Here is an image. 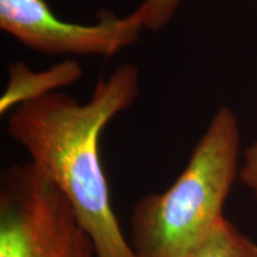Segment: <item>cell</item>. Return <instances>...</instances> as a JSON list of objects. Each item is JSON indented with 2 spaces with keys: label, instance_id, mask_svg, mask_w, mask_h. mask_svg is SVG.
Wrapping results in <instances>:
<instances>
[{
  "label": "cell",
  "instance_id": "277c9868",
  "mask_svg": "<svg viewBox=\"0 0 257 257\" xmlns=\"http://www.w3.org/2000/svg\"><path fill=\"white\" fill-rule=\"evenodd\" d=\"M0 29L46 55L105 59L137 43L144 30L131 14L101 12L95 24L70 23L55 16L46 0H0Z\"/></svg>",
  "mask_w": 257,
  "mask_h": 257
},
{
  "label": "cell",
  "instance_id": "5b68a950",
  "mask_svg": "<svg viewBox=\"0 0 257 257\" xmlns=\"http://www.w3.org/2000/svg\"><path fill=\"white\" fill-rule=\"evenodd\" d=\"M8 74V86L0 98L2 114L24 102L74 85L82 78L83 72L78 61L67 59L41 72L31 70L23 62H15L9 66Z\"/></svg>",
  "mask_w": 257,
  "mask_h": 257
},
{
  "label": "cell",
  "instance_id": "3957f363",
  "mask_svg": "<svg viewBox=\"0 0 257 257\" xmlns=\"http://www.w3.org/2000/svg\"><path fill=\"white\" fill-rule=\"evenodd\" d=\"M0 257H96L72 205L31 162L2 173Z\"/></svg>",
  "mask_w": 257,
  "mask_h": 257
},
{
  "label": "cell",
  "instance_id": "6da1fadb",
  "mask_svg": "<svg viewBox=\"0 0 257 257\" xmlns=\"http://www.w3.org/2000/svg\"><path fill=\"white\" fill-rule=\"evenodd\" d=\"M140 87V70L123 63L99 79L86 102L54 92L9 115L10 137L72 205L96 257H136L112 207L99 144L106 125L134 104Z\"/></svg>",
  "mask_w": 257,
  "mask_h": 257
},
{
  "label": "cell",
  "instance_id": "ba28073f",
  "mask_svg": "<svg viewBox=\"0 0 257 257\" xmlns=\"http://www.w3.org/2000/svg\"><path fill=\"white\" fill-rule=\"evenodd\" d=\"M238 178L240 182L257 198V140L246 148Z\"/></svg>",
  "mask_w": 257,
  "mask_h": 257
},
{
  "label": "cell",
  "instance_id": "52a82bcc",
  "mask_svg": "<svg viewBox=\"0 0 257 257\" xmlns=\"http://www.w3.org/2000/svg\"><path fill=\"white\" fill-rule=\"evenodd\" d=\"M184 0H143L131 15L144 29L160 31L174 17Z\"/></svg>",
  "mask_w": 257,
  "mask_h": 257
},
{
  "label": "cell",
  "instance_id": "7a4b0ae2",
  "mask_svg": "<svg viewBox=\"0 0 257 257\" xmlns=\"http://www.w3.org/2000/svg\"><path fill=\"white\" fill-rule=\"evenodd\" d=\"M239 126L220 107L174 184L140 199L131 214L130 245L136 257H185L224 218L238 176Z\"/></svg>",
  "mask_w": 257,
  "mask_h": 257
},
{
  "label": "cell",
  "instance_id": "8992f818",
  "mask_svg": "<svg viewBox=\"0 0 257 257\" xmlns=\"http://www.w3.org/2000/svg\"><path fill=\"white\" fill-rule=\"evenodd\" d=\"M185 257H257V244L224 217Z\"/></svg>",
  "mask_w": 257,
  "mask_h": 257
}]
</instances>
